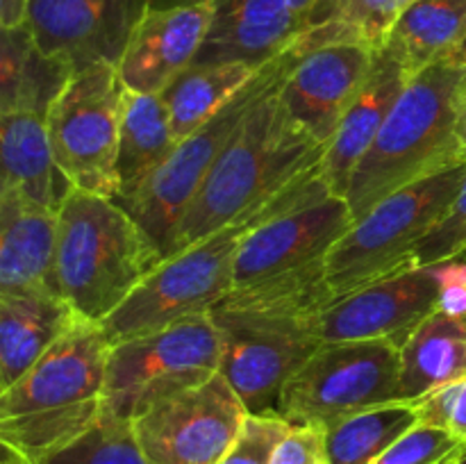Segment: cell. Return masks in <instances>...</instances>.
Returning <instances> with one entry per match:
<instances>
[{
  "label": "cell",
  "mask_w": 466,
  "mask_h": 464,
  "mask_svg": "<svg viewBox=\"0 0 466 464\" xmlns=\"http://www.w3.org/2000/svg\"><path fill=\"white\" fill-rule=\"evenodd\" d=\"M466 68L440 62L408 82L371 148L350 176L346 203L355 221L412 182L462 166L455 121Z\"/></svg>",
  "instance_id": "4"
},
{
  "label": "cell",
  "mask_w": 466,
  "mask_h": 464,
  "mask_svg": "<svg viewBox=\"0 0 466 464\" xmlns=\"http://www.w3.org/2000/svg\"><path fill=\"white\" fill-rule=\"evenodd\" d=\"M123 100L126 85L116 66L98 64L76 73L46 116L55 159L76 189L109 200L116 194Z\"/></svg>",
  "instance_id": "11"
},
{
  "label": "cell",
  "mask_w": 466,
  "mask_h": 464,
  "mask_svg": "<svg viewBox=\"0 0 466 464\" xmlns=\"http://www.w3.org/2000/svg\"><path fill=\"white\" fill-rule=\"evenodd\" d=\"M303 53L305 50L296 39V44L285 55L258 68V73L241 86L239 94L221 112L214 114L187 139L177 141L171 157L150 176L135 198L123 205V209L157 244L164 259L171 255L182 218L198 196L218 155L244 126L248 114L287 80Z\"/></svg>",
  "instance_id": "6"
},
{
  "label": "cell",
  "mask_w": 466,
  "mask_h": 464,
  "mask_svg": "<svg viewBox=\"0 0 466 464\" xmlns=\"http://www.w3.org/2000/svg\"><path fill=\"white\" fill-rule=\"evenodd\" d=\"M341 3H346V0H319L317 9H314V14H312V23H309V27L317 25V23H321V21H326V18L330 16V14L335 12Z\"/></svg>",
  "instance_id": "40"
},
{
  "label": "cell",
  "mask_w": 466,
  "mask_h": 464,
  "mask_svg": "<svg viewBox=\"0 0 466 464\" xmlns=\"http://www.w3.org/2000/svg\"><path fill=\"white\" fill-rule=\"evenodd\" d=\"M466 237V173L464 180L460 185L458 196H455L453 205L446 212V217L432 227L431 235L421 241L417 248V262L419 264H435L440 259L451 257V255L462 253Z\"/></svg>",
  "instance_id": "33"
},
{
  "label": "cell",
  "mask_w": 466,
  "mask_h": 464,
  "mask_svg": "<svg viewBox=\"0 0 466 464\" xmlns=\"http://www.w3.org/2000/svg\"><path fill=\"white\" fill-rule=\"evenodd\" d=\"M271 464H328L326 430L319 426H291L273 450Z\"/></svg>",
  "instance_id": "35"
},
{
  "label": "cell",
  "mask_w": 466,
  "mask_h": 464,
  "mask_svg": "<svg viewBox=\"0 0 466 464\" xmlns=\"http://www.w3.org/2000/svg\"><path fill=\"white\" fill-rule=\"evenodd\" d=\"M455 136H458L460 157H462V164H466V82L462 86V94H460L458 121H455Z\"/></svg>",
  "instance_id": "38"
},
{
  "label": "cell",
  "mask_w": 466,
  "mask_h": 464,
  "mask_svg": "<svg viewBox=\"0 0 466 464\" xmlns=\"http://www.w3.org/2000/svg\"><path fill=\"white\" fill-rule=\"evenodd\" d=\"M466 164L412 182L369 209L326 255L337 298L399 268L421 267L417 248L446 217L464 180Z\"/></svg>",
  "instance_id": "7"
},
{
  "label": "cell",
  "mask_w": 466,
  "mask_h": 464,
  "mask_svg": "<svg viewBox=\"0 0 466 464\" xmlns=\"http://www.w3.org/2000/svg\"><path fill=\"white\" fill-rule=\"evenodd\" d=\"M246 417L244 400L217 373L203 385L159 400L132 428L150 464H221Z\"/></svg>",
  "instance_id": "12"
},
{
  "label": "cell",
  "mask_w": 466,
  "mask_h": 464,
  "mask_svg": "<svg viewBox=\"0 0 466 464\" xmlns=\"http://www.w3.org/2000/svg\"><path fill=\"white\" fill-rule=\"evenodd\" d=\"M177 141L171 130V116L159 94H137L126 89L116 150V194L118 207L135 198L155 171L171 157Z\"/></svg>",
  "instance_id": "24"
},
{
  "label": "cell",
  "mask_w": 466,
  "mask_h": 464,
  "mask_svg": "<svg viewBox=\"0 0 466 464\" xmlns=\"http://www.w3.org/2000/svg\"><path fill=\"white\" fill-rule=\"evenodd\" d=\"M76 68L41 50L30 25L0 30V114L48 116Z\"/></svg>",
  "instance_id": "23"
},
{
  "label": "cell",
  "mask_w": 466,
  "mask_h": 464,
  "mask_svg": "<svg viewBox=\"0 0 466 464\" xmlns=\"http://www.w3.org/2000/svg\"><path fill=\"white\" fill-rule=\"evenodd\" d=\"M455 464H466V455H464L462 459H458V462H455Z\"/></svg>",
  "instance_id": "44"
},
{
  "label": "cell",
  "mask_w": 466,
  "mask_h": 464,
  "mask_svg": "<svg viewBox=\"0 0 466 464\" xmlns=\"http://www.w3.org/2000/svg\"><path fill=\"white\" fill-rule=\"evenodd\" d=\"M162 262L148 232L114 200L76 189L59 209L55 291L80 317L107 318Z\"/></svg>",
  "instance_id": "5"
},
{
  "label": "cell",
  "mask_w": 466,
  "mask_h": 464,
  "mask_svg": "<svg viewBox=\"0 0 466 464\" xmlns=\"http://www.w3.org/2000/svg\"><path fill=\"white\" fill-rule=\"evenodd\" d=\"M317 5L319 0H289V7L294 9L296 16H299L308 27L309 23H312V14L314 9H317Z\"/></svg>",
  "instance_id": "39"
},
{
  "label": "cell",
  "mask_w": 466,
  "mask_h": 464,
  "mask_svg": "<svg viewBox=\"0 0 466 464\" xmlns=\"http://www.w3.org/2000/svg\"><path fill=\"white\" fill-rule=\"evenodd\" d=\"M255 73L258 68L246 64H208V66L185 68L159 94L171 116L176 141L187 139L214 114L221 112Z\"/></svg>",
  "instance_id": "27"
},
{
  "label": "cell",
  "mask_w": 466,
  "mask_h": 464,
  "mask_svg": "<svg viewBox=\"0 0 466 464\" xmlns=\"http://www.w3.org/2000/svg\"><path fill=\"white\" fill-rule=\"evenodd\" d=\"M317 317L212 309L221 339V373L248 414H278L287 380L321 346Z\"/></svg>",
  "instance_id": "10"
},
{
  "label": "cell",
  "mask_w": 466,
  "mask_h": 464,
  "mask_svg": "<svg viewBox=\"0 0 466 464\" xmlns=\"http://www.w3.org/2000/svg\"><path fill=\"white\" fill-rule=\"evenodd\" d=\"M3 464H36V462H32L30 458H25V455L23 453H18V450H14L12 446H5L3 444Z\"/></svg>",
  "instance_id": "42"
},
{
  "label": "cell",
  "mask_w": 466,
  "mask_h": 464,
  "mask_svg": "<svg viewBox=\"0 0 466 464\" xmlns=\"http://www.w3.org/2000/svg\"><path fill=\"white\" fill-rule=\"evenodd\" d=\"M112 344L103 326L77 317L25 376L0 391V439L39 462L85 435L105 412Z\"/></svg>",
  "instance_id": "2"
},
{
  "label": "cell",
  "mask_w": 466,
  "mask_h": 464,
  "mask_svg": "<svg viewBox=\"0 0 466 464\" xmlns=\"http://www.w3.org/2000/svg\"><path fill=\"white\" fill-rule=\"evenodd\" d=\"M449 64H453V66H460V68H466V39L462 44L458 45V48L453 50V53L449 55V59H446Z\"/></svg>",
  "instance_id": "43"
},
{
  "label": "cell",
  "mask_w": 466,
  "mask_h": 464,
  "mask_svg": "<svg viewBox=\"0 0 466 464\" xmlns=\"http://www.w3.org/2000/svg\"><path fill=\"white\" fill-rule=\"evenodd\" d=\"M289 428L291 423L280 414H248L221 464H271L273 450Z\"/></svg>",
  "instance_id": "32"
},
{
  "label": "cell",
  "mask_w": 466,
  "mask_h": 464,
  "mask_svg": "<svg viewBox=\"0 0 466 464\" xmlns=\"http://www.w3.org/2000/svg\"><path fill=\"white\" fill-rule=\"evenodd\" d=\"M417 423V405L410 400H391L350 414L326 428L328 464H376Z\"/></svg>",
  "instance_id": "28"
},
{
  "label": "cell",
  "mask_w": 466,
  "mask_h": 464,
  "mask_svg": "<svg viewBox=\"0 0 466 464\" xmlns=\"http://www.w3.org/2000/svg\"><path fill=\"white\" fill-rule=\"evenodd\" d=\"M400 348L391 341H326L287 380L278 414L291 426L330 428L399 400Z\"/></svg>",
  "instance_id": "9"
},
{
  "label": "cell",
  "mask_w": 466,
  "mask_h": 464,
  "mask_svg": "<svg viewBox=\"0 0 466 464\" xmlns=\"http://www.w3.org/2000/svg\"><path fill=\"white\" fill-rule=\"evenodd\" d=\"M353 223L346 198L330 194L253 227L237 253L235 287L326 259Z\"/></svg>",
  "instance_id": "15"
},
{
  "label": "cell",
  "mask_w": 466,
  "mask_h": 464,
  "mask_svg": "<svg viewBox=\"0 0 466 464\" xmlns=\"http://www.w3.org/2000/svg\"><path fill=\"white\" fill-rule=\"evenodd\" d=\"M428 267L435 273L440 287L437 309L449 317L466 318V250Z\"/></svg>",
  "instance_id": "36"
},
{
  "label": "cell",
  "mask_w": 466,
  "mask_h": 464,
  "mask_svg": "<svg viewBox=\"0 0 466 464\" xmlns=\"http://www.w3.org/2000/svg\"><path fill=\"white\" fill-rule=\"evenodd\" d=\"M410 80L412 76L408 73V68L385 45H380L373 55L367 80L346 109L344 118L323 155V176L335 196H341V198L346 196L355 166L371 148L382 123L387 121Z\"/></svg>",
  "instance_id": "19"
},
{
  "label": "cell",
  "mask_w": 466,
  "mask_h": 464,
  "mask_svg": "<svg viewBox=\"0 0 466 464\" xmlns=\"http://www.w3.org/2000/svg\"><path fill=\"white\" fill-rule=\"evenodd\" d=\"M36 464H150L135 437L132 421L105 409L94 428Z\"/></svg>",
  "instance_id": "30"
},
{
  "label": "cell",
  "mask_w": 466,
  "mask_h": 464,
  "mask_svg": "<svg viewBox=\"0 0 466 464\" xmlns=\"http://www.w3.org/2000/svg\"><path fill=\"white\" fill-rule=\"evenodd\" d=\"M435 273L428 264L399 268L376 282L339 296L317 317L326 341H391L403 348L419 326L437 312Z\"/></svg>",
  "instance_id": "13"
},
{
  "label": "cell",
  "mask_w": 466,
  "mask_h": 464,
  "mask_svg": "<svg viewBox=\"0 0 466 464\" xmlns=\"http://www.w3.org/2000/svg\"><path fill=\"white\" fill-rule=\"evenodd\" d=\"M212 21V3L148 12L132 35L116 71L126 89L162 94L194 64Z\"/></svg>",
  "instance_id": "18"
},
{
  "label": "cell",
  "mask_w": 466,
  "mask_h": 464,
  "mask_svg": "<svg viewBox=\"0 0 466 464\" xmlns=\"http://www.w3.org/2000/svg\"><path fill=\"white\" fill-rule=\"evenodd\" d=\"M280 86L248 114L218 155L182 218L171 255L230 226L255 205L273 198L323 164L326 146L287 114L280 103Z\"/></svg>",
  "instance_id": "3"
},
{
  "label": "cell",
  "mask_w": 466,
  "mask_h": 464,
  "mask_svg": "<svg viewBox=\"0 0 466 464\" xmlns=\"http://www.w3.org/2000/svg\"><path fill=\"white\" fill-rule=\"evenodd\" d=\"M209 0H150V12H162V9L191 7V5H203Z\"/></svg>",
  "instance_id": "41"
},
{
  "label": "cell",
  "mask_w": 466,
  "mask_h": 464,
  "mask_svg": "<svg viewBox=\"0 0 466 464\" xmlns=\"http://www.w3.org/2000/svg\"><path fill=\"white\" fill-rule=\"evenodd\" d=\"M150 0H30L27 25L48 55L76 73L98 64L118 66Z\"/></svg>",
  "instance_id": "14"
},
{
  "label": "cell",
  "mask_w": 466,
  "mask_h": 464,
  "mask_svg": "<svg viewBox=\"0 0 466 464\" xmlns=\"http://www.w3.org/2000/svg\"><path fill=\"white\" fill-rule=\"evenodd\" d=\"M59 214L0 187V294L55 289Z\"/></svg>",
  "instance_id": "20"
},
{
  "label": "cell",
  "mask_w": 466,
  "mask_h": 464,
  "mask_svg": "<svg viewBox=\"0 0 466 464\" xmlns=\"http://www.w3.org/2000/svg\"><path fill=\"white\" fill-rule=\"evenodd\" d=\"M373 55L362 44H328L303 53L280 86L282 107L328 148L371 71Z\"/></svg>",
  "instance_id": "16"
},
{
  "label": "cell",
  "mask_w": 466,
  "mask_h": 464,
  "mask_svg": "<svg viewBox=\"0 0 466 464\" xmlns=\"http://www.w3.org/2000/svg\"><path fill=\"white\" fill-rule=\"evenodd\" d=\"M419 421L444 428L466 441V378L414 400Z\"/></svg>",
  "instance_id": "34"
},
{
  "label": "cell",
  "mask_w": 466,
  "mask_h": 464,
  "mask_svg": "<svg viewBox=\"0 0 466 464\" xmlns=\"http://www.w3.org/2000/svg\"><path fill=\"white\" fill-rule=\"evenodd\" d=\"M466 378V318L432 312L400 348L399 400L423 398Z\"/></svg>",
  "instance_id": "25"
},
{
  "label": "cell",
  "mask_w": 466,
  "mask_h": 464,
  "mask_svg": "<svg viewBox=\"0 0 466 464\" xmlns=\"http://www.w3.org/2000/svg\"><path fill=\"white\" fill-rule=\"evenodd\" d=\"M464 39L466 0H414L382 45L414 77L428 66L446 62Z\"/></svg>",
  "instance_id": "26"
},
{
  "label": "cell",
  "mask_w": 466,
  "mask_h": 464,
  "mask_svg": "<svg viewBox=\"0 0 466 464\" xmlns=\"http://www.w3.org/2000/svg\"><path fill=\"white\" fill-rule=\"evenodd\" d=\"M212 21L191 66L246 64L262 68L308 30L289 0H209Z\"/></svg>",
  "instance_id": "17"
},
{
  "label": "cell",
  "mask_w": 466,
  "mask_h": 464,
  "mask_svg": "<svg viewBox=\"0 0 466 464\" xmlns=\"http://www.w3.org/2000/svg\"><path fill=\"white\" fill-rule=\"evenodd\" d=\"M27 9L30 0H0V30L27 23Z\"/></svg>",
  "instance_id": "37"
},
{
  "label": "cell",
  "mask_w": 466,
  "mask_h": 464,
  "mask_svg": "<svg viewBox=\"0 0 466 464\" xmlns=\"http://www.w3.org/2000/svg\"><path fill=\"white\" fill-rule=\"evenodd\" d=\"M221 373V339L212 312L191 314L162 330L114 344L105 378V409L126 421Z\"/></svg>",
  "instance_id": "8"
},
{
  "label": "cell",
  "mask_w": 466,
  "mask_h": 464,
  "mask_svg": "<svg viewBox=\"0 0 466 464\" xmlns=\"http://www.w3.org/2000/svg\"><path fill=\"white\" fill-rule=\"evenodd\" d=\"M414 0H346L326 21L299 36L305 53L328 44H362L378 50Z\"/></svg>",
  "instance_id": "29"
},
{
  "label": "cell",
  "mask_w": 466,
  "mask_h": 464,
  "mask_svg": "<svg viewBox=\"0 0 466 464\" xmlns=\"http://www.w3.org/2000/svg\"><path fill=\"white\" fill-rule=\"evenodd\" d=\"M464 455V439L444 428L419 421L394 441L376 464H455Z\"/></svg>",
  "instance_id": "31"
},
{
  "label": "cell",
  "mask_w": 466,
  "mask_h": 464,
  "mask_svg": "<svg viewBox=\"0 0 466 464\" xmlns=\"http://www.w3.org/2000/svg\"><path fill=\"white\" fill-rule=\"evenodd\" d=\"M0 187L16 189L32 203L57 212L76 191L50 144L48 123L36 114H0Z\"/></svg>",
  "instance_id": "22"
},
{
  "label": "cell",
  "mask_w": 466,
  "mask_h": 464,
  "mask_svg": "<svg viewBox=\"0 0 466 464\" xmlns=\"http://www.w3.org/2000/svg\"><path fill=\"white\" fill-rule=\"evenodd\" d=\"M330 194L321 164L273 198L255 205L235 223L164 259L107 318L100 321L109 344L162 330L191 314L212 312L214 305L221 303L235 287L241 239L253 227Z\"/></svg>",
  "instance_id": "1"
},
{
  "label": "cell",
  "mask_w": 466,
  "mask_h": 464,
  "mask_svg": "<svg viewBox=\"0 0 466 464\" xmlns=\"http://www.w3.org/2000/svg\"><path fill=\"white\" fill-rule=\"evenodd\" d=\"M464 248H466V237H464Z\"/></svg>",
  "instance_id": "45"
},
{
  "label": "cell",
  "mask_w": 466,
  "mask_h": 464,
  "mask_svg": "<svg viewBox=\"0 0 466 464\" xmlns=\"http://www.w3.org/2000/svg\"><path fill=\"white\" fill-rule=\"evenodd\" d=\"M77 317L55 289L0 294V391L25 376Z\"/></svg>",
  "instance_id": "21"
}]
</instances>
